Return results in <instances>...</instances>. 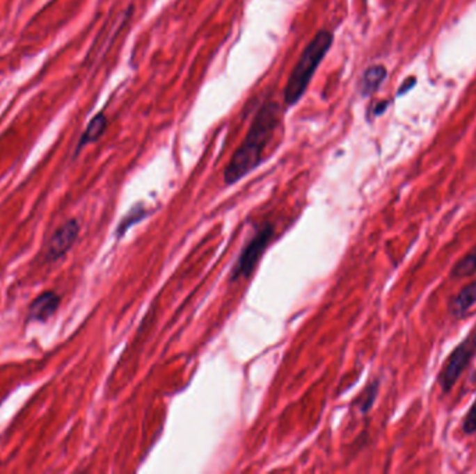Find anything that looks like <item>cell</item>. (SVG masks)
<instances>
[{"instance_id": "cell-14", "label": "cell", "mask_w": 476, "mask_h": 474, "mask_svg": "<svg viewBox=\"0 0 476 474\" xmlns=\"http://www.w3.org/2000/svg\"><path fill=\"white\" fill-rule=\"evenodd\" d=\"M415 85V78H406V81L399 86V89H398V96H401V95H404L405 92H408L412 86Z\"/></svg>"}, {"instance_id": "cell-13", "label": "cell", "mask_w": 476, "mask_h": 474, "mask_svg": "<svg viewBox=\"0 0 476 474\" xmlns=\"http://www.w3.org/2000/svg\"><path fill=\"white\" fill-rule=\"evenodd\" d=\"M461 430L465 435L476 434V399L473 400L469 410L463 416V418L461 421Z\"/></svg>"}, {"instance_id": "cell-6", "label": "cell", "mask_w": 476, "mask_h": 474, "mask_svg": "<svg viewBox=\"0 0 476 474\" xmlns=\"http://www.w3.org/2000/svg\"><path fill=\"white\" fill-rule=\"evenodd\" d=\"M61 299L54 291L42 292L32 300V303L28 307V321L46 322L57 311Z\"/></svg>"}, {"instance_id": "cell-4", "label": "cell", "mask_w": 476, "mask_h": 474, "mask_svg": "<svg viewBox=\"0 0 476 474\" xmlns=\"http://www.w3.org/2000/svg\"><path fill=\"white\" fill-rule=\"evenodd\" d=\"M273 234H274V225L270 222H264L256 229L255 235L248 240V243L241 250V254L231 270L230 281L251 277L259 259L262 257L263 252L271 242Z\"/></svg>"}, {"instance_id": "cell-12", "label": "cell", "mask_w": 476, "mask_h": 474, "mask_svg": "<svg viewBox=\"0 0 476 474\" xmlns=\"http://www.w3.org/2000/svg\"><path fill=\"white\" fill-rule=\"evenodd\" d=\"M146 214H148V210L143 209L142 206H135V207H132V209L129 210V213L121 220L120 225L117 227V234H118V236H121L132 224H135V222H138L139 220H142Z\"/></svg>"}, {"instance_id": "cell-7", "label": "cell", "mask_w": 476, "mask_h": 474, "mask_svg": "<svg viewBox=\"0 0 476 474\" xmlns=\"http://www.w3.org/2000/svg\"><path fill=\"white\" fill-rule=\"evenodd\" d=\"M476 303V279L465 285L448 303V310L455 318H462Z\"/></svg>"}, {"instance_id": "cell-2", "label": "cell", "mask_w": 476, "mask_h": 474, "mask_svg": "<svg viewBox=\"0 0 476 474\" xmlns=\"http://www.w3.org/2000/svg\"><path fill=\"white\" fill-rule=\"evenodd\" d=\"M333 40V32L328 29H320L305 46L284 88V103L287 106H295L302 99L317 67L330 50Z\"/></svg>"}, {"instance_id": "cell-9", "label": "cell", "mask_w": 476, "mask_h": 474, "mask_svg": "<svg viewBox=\"0 0 476 474\" xmlns=\"http://www.w3.org/2000/svg\"><path fill=\"white\" fill-rule=\"evenodd\" d=\"M107 128V117L104 115V113H99L96 114L88 124V126L85 128V131L82 132L79 142L77 145V150L75 154H78L81 152V149L89 143H93L96 140H99V138L104 133Z\"/></svg>"}, {"instance_id": "cell-15", "label": "cell", "mask_w": 476, "mask_h": 474, "mask_svg": "<svg viewBox=\"0 0 476 474\" xmlns=\"http://www.w3.org/2000/svg\"><path fill=\"white\" fill-rule=\"evenodd\" d=\"M387 106H388V103L387 101H381V103H379L376 107H374V110H373V114L374 115H379V114H381L386 108H387Z\"/></svg>"}, {"instance_id": "cell-5", "label": "cell", "mask_w": 476, "mask_h": 474, "mask_svg": "<svg viewBox=\"0 0 476 474\" xmlns=\"http://www.w3.org/2000/svg\"><path fill=\"white\" fill-rule=\"evenodd\" d=\"M79 231H81V225H79V221L75 218H70L68 221L61 224L47 242L45 260L47 263H54L63 256H65V253L77 242Z\"/></svg>"}, {"instance_id": "cell-10", "label": "cell", "mask_w": 476, "mask_h": 474, "mask_svg": "<svg viewBox=\"0 0 476 474\" xmlns=\"http://www.w3.org/2000/svg\"><path fill=\"white\" fill-rule=\"evenodd\" d=\"M475 272H476V245L451 267L450 277L459 279V278L470 277Z\"/></svg>"}, {"instance_id": "cell-8", "label": "cell", "mask_w": 476, "mask_h": 474, "mask_svg": "<svg viewBox=\"0 0 476 474\" xmlns=\"http://www.w3.org/2000/svg\"><path fill=\"white\" fill-rule=\"evenodd\" d=\"M387 76V70L384 65H372L366 68L360 76L359 92L362 96H370L374 93Z\"/></svg>"}, {"instance_id": "cell-3", "label": "cell", "mask_w": 476, "mask_h": 474, "mask_svg": "<svg viewBox=\"0 0 476 474\" xmlns=\"http://www.w3.org/2000/svg\"><path fill=\"white\" fill-rule=\"evenodd\" d=\"M476 354V328H473L448 354L444 364L441 366L437 382L440 385L441 393L447 395L452 391L454 385L466 370L469 363Z\"/></svg>"}, {"instance_id": "cell-11", "label": "cell", "mask_w": 476, "mask_h": 474, "mask_svg": "<svg viewBox=\"0 0 476 474\" xmlns=\"http://www.w3.org/2000/svg\"><path fill=\"white\" fill-rule=\"evenodd\" d=\"M377 392H379V381L374 379L359 395V409L362 413H367L370 410V407L373 406V403L376 400Z\"/></svg>"}, {"instance_id": "cell-1", "label": "cell", "mask_w": 476, "mask_h": 474, "mask_svg": "<svg viewBox=\"0 0 476 474\" xmlns=\"http://www.w3.org/2000/svg\"><path fill=\"white\" fill-rule=\"evenodd\" d=\"M281 122V106L277 101H266L253 117L249 129L231 156L224 170V183L232 185L253 171L262 161L263 153Z\"/></svg>"}]
</instances>
